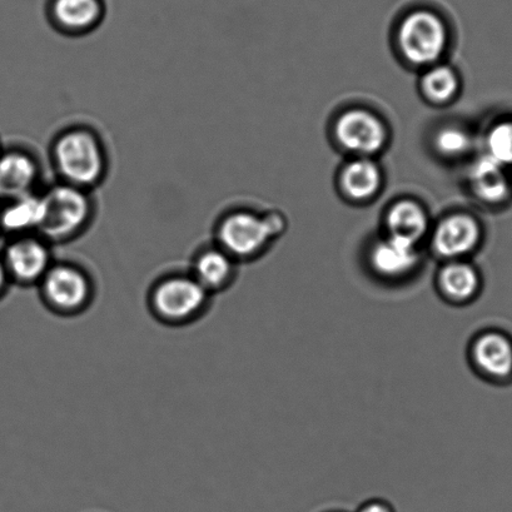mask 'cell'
Masks as SVG:
<instances>
[{"label": "cell", "mask_w": 512, "mask_h": 512, "mask_svg": "<svg viewBox=\"0 0 512 512\" xmlns=\"http://www.w3.org/2000/svg\"><path fill=\"white\" fill-rule=\"evenodd\" d=\"M333 136L342 149L356 157L372 158L389 141L385 122L365 108H352L341 113L333 124Z\"/></svg>", "instance_id": "ba28073f"}, {"label": "cell", "mask_w": 512, "mask_h": 512, "mask_svg": "<svg viewBox=\"0 0 512 512\" xmlns=\"http://www.w3.org/2000/svg\"><path fill=\"white\" fill-rule=\"evenodd\" d=\"M384 176L374 158L355 157L340 171L338 185L346 198L354 202H367L381 191Z\"/></svg>", "instance_id": "9a60e30c"}, {"label": "cell", "mask_w": 512, "mask_h": 512, "mask_svg": "<svg viewBox=\"0 0 512 512\" xmlns=\"http://www.w3.org/2000/svg\"><path fill=\"white\" fill-rule=\"evenodd\" d=\"M0 154H2V151H0Z\"/></svg>", "instance_id": "d4e9b609"}, {"label": "cell", "mask_w": 512, "mask_h": 512, "mask_svg": "<svg viewBox=\"0 0 512 512\" xmlns=\"http://www.w3.org/2000/svg\"><path fill=\"white\" fill-rule=\"evenodd\" d=\"M356 512H395V510L386 500L372 499L364 502Z\"/></svg>", "instance_id": "603a6c76"}, {"label": "cell", "mask_w": 512, "mask_h": 512, "mask_svg": "<svg viewBox=\"0 0 512 512\" xmlns=\"http://www.w3.org/2000/svg\"><path fill=\"white\" fill-rule=\"evenodd\" d=\"M37 288L44 307L64 318L83 315L96 298L91 275L71 262H54Z\"/></svg>", "instance_id": "5b68a950"}, {"label": "cell", "mask_w": 512, "mask_h": 512, "mask_svg": "<svg viewBox=\"0 0 512 512\" xmlns=\"http://www.w3.org/2000/svg\"><path fill=\"white\" fill-rule=\"evenodd\" d=\"M213 296L186 273H168L153 282L147 307L154 320L168 327H186L210 310Z\"/></svg>", "instance_id": "7a4b0ae2"}, {"label": "cell", "mask_w": 512, "mask_h": 512, "mask_svg": "<svg viewBox=\"0 0 512 512\" xmlns=\"http://www.w3.org/2000/svg\"><path fill=\"white\" fill-rule=\"evenodd\" d=\"M43 220L38 236L48 243L74 240L91 222L93 207L86 190L58 183L42 193Z\"/></svg>", "instance_id": "277c9868"}, {"label": "cell", "mask_w": 512, "mask_h": 512, "mask_svg": "<svg viewBox=\"0 0 512 512\" xmlns=\"http://www.w3.org/2000/svg\"><path fill=\"white\" fill-rule=\"evenodd\" d=\"M6 203L0 211V228L16 237L37 235L43 220L41 193L34 192Z\"/></svg>", "instance_id": "ac0fdd59"}, {"label": "cell", "mask_w": 512, "mask_h": 512, "mask_svg": "<svg viewBox=\"0 0 512 512\" xmlns=\"http://www.w3.org/2000/svg\"><path fill=\"white\" fill-rule=\"evenodd\" d=\"M9 282H11V280H9L6 267H4L3 260L0 258V296L6 291Z\"/></svg>", "instance_id": "cb8c5ba5"}, {"label": "cell", "mask_w": 512, "mask_h": 512, "mask_svg": "<svg viewBox=\"0 0 512 512\" xmlns=\"http://www.w3.org/2000/svg\"><path fill=\"white\" fill-rule=\"evenodd\" d=\"M432 148L447 161H457L471 152L472 136L459 124H444L432 136Z\"/></svg>", "instance_id": "44dd1931"}, {"label": "cell", "mask_w": 512, "mask_h": 512, "mask_svg": "<svg viewBox=\"0 0 512 512\" xmlns=\"http://www.w3.org/2000/svg\"><path fill=\"white\" fill-rule=\"evenodd\" d=\"M190 273L211 296H216L236 282L238 262L217 245L206 247L193 258Z\"/></svg>", "instance_id": "5bb4252c"}, {"label": "cell", "mask_w": 512, "mask_h": 512, "mask_svg": "<svg viewBox=\"0 0 512 512\" xmlns=\"http://www.w3.org/2000/svg\"><path fill=\"white\" fill-rule=\"evenodd\" d=\"M449 43V31L439 14L427 9L407 14L397 31V46L411 66L429 68L439 63Z\"/></svg>", "instance_id": "8992f818"}, {"label": "cell", "mask_w": 512, "mask_h": 512, "mask_svg": "<svg viewBox=\"0 0 512 512\" xmlns=\"http://www.w3.org/2000/svg\"><path fill=\"white\" fill-rule=\"evenodd\" d=\"M486 156L501 166H512V122L496 123L486 136Z\"/></svg>", "instance_id": "7402d4cb"}, {"label": "cell", "mask_w": 512, "mask_h": 512, "mask_svg": "<svg viewBox=\"0 0 512 512\" xmlns=\"http://www.w3.org/2000/svg\"><path fill=\"white\" fill-rule=\"evenodd\" d=\"M422 96L435 104L452 101L460 91V79L454 68L437 63L425 69L420 79Z\"/></svg>", "instance_id": "ffe728a7"}, {"label": "cell", "mask_w": 512, "mask_h": 512, "mask_svg": "<svg viewBox=\"0 0 512 512\" xmlns=\"http://www.w3.org/2000/svg\"><path fill=\"white\" fill-rule=\"evenodd\" d=\"M435 290L446 305L469 307L479 300L484 280L470 260L442 262L435 275Z\"/></svg>", "instance_id": "7c38bea8"}, {"label": "cell", "mask_w": 512, "mask_h": 512, "mask_svg": "<svg viewBox=\"0 0 512 512\" xmlns=\"http://www.w3.org/2000/svg\"><path fill=\"white\" fill-rule=\"evenodd\" d=\"M286 225V218L278 212L262 217L250 211H233L218 223L217 246L238 263L256 260L285 232Z\"/></svg>", "instance_id": "3957f363"}, {"label": "cell", "mask_w": 512, "mask_h": 512, "mask_svg": "<svg viewBox=\"0 0 512 512\" xmlns=\"http://www.w3.org/2000/svg\"><path fill=\"white\" fill-rule=\"evenodd\" d=\"M467 183L477 200L499 203L510 193V182L505 167L489 156L476 158L467 172Z\"/></svg>", "instance_id": "2e32d148"}, {"label": "cell", "mask_w": 512, "mask_h": 512, "mask_svg": "<svg viewBox=\"0 0 512 512\" xmlns=\"http://www.w3.org/2000/svg\"><path fill=\"white\" fill-rule=\"evenodd\" d=\"M367 266L376 280L390 286L402 285L420 270L419 245L386 235L372 243Z\"/></svg>", "instance_id": "9c48e42d"}, {"label": "cell", "mask_w": 512, "mask_h": 512, "mask_svg": "<svg viewBox=\"0 0 512 512\" xmlns=\"http://www.w3.org/2000/svg\"><path fill=\"white\" fill-rule=\"evenodd\" d=\"M481 241L479 222L467 213L442 218L431 235V252L442 262L469 260Z\"/></svg>", "instance_id": "8fae6325"}, {"label": "cell", "mask_w": 512, "mask_h": 512, "mask_svg": "<svg viewBox=\"0 0 512 512\" xmlns=\"http://www.w3.org/2000/svg\"><path fill=\"white\" fill-rule=\"evenodd\" d=\"M41 169L36 158L23 151L0 154V200L9 202L36 191Z\"/></svg>", "instance_id": "4fadbf2b"}, {"label": "cell", "mask_w": 512, "mask_h": 512, "mask_svg": "<svg viewBox=\"0 0 512 512\" xmlns=\"http://www.w3.org/2000/svg\"><path fill=\"white\" fill-rule=\"evenodd\" d=\"M53 14L63 29L84 32L96 26L101 17L98 0H56Z\"/></svg>", "instance_id": "d6986e66"}, {"label": "cell", "mask_w": 512, "mask_h": 512, "mask_svg": "<svg viewBox=\"0 0 512 512\" xmlns=\"http://www.w3.org/2000/svg\"><path fill=\"white\" fill-rule=\"evenodd\" d=\"M466 360L480 380L491 385L512 381V337L497 328H484L470 338Z\"/></svg>", "instance_id": "52a82bcc"}, {"label": "cell", "mask_w": 512, "mask_h": 512, "mask_svg": "<svg viewBox=\"0 0 512 512\" xmlns=\"http://www.w3.org/2000/svg\"><path fill=\"white\" fill-rule=\"evenodd\" d=\"M387 236L401 238L420 245L429 233V217L424 207L414 200H400L386 213Z\"/></svg>", "instance_id": "e0dca14e"}, {"label": "cell", "mask_w": 512, "mask_h": 512, "mask_svg": "<svg viewBox=\"0 0 512 512\" xmlns=\"http://www.w3.org/2000/svg\"><path fill=\"white\" fill-rule=\"evenodd\" d=\"M54 167L63 183L88 191L106 177L108 159L101 139L91 129L73 127L53 142Z\"/></svg>", "instance_id": "6da1fadb"}, {"label": "cell", "mask_w": 512, "mask_h": 512, "mask_svg": "<svg viewBox=\"0 0 512 512\" xmlns=\"http://www.w3.org/2000/svg\"><path fill=\"white\" fill-rule=\"evenodd\" d=\"M49 245L38 235L14 238L2 258L9 280L19 286L37 287L54 263Z\"/></svg>", "instance_id": "30bf717a"}]
</instances>
